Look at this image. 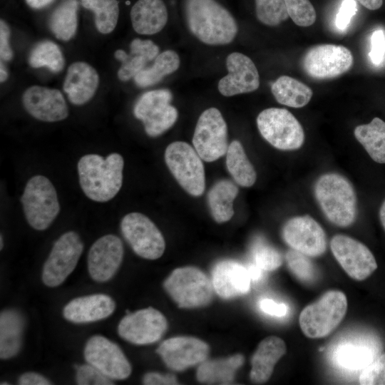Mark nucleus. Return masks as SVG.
<instances>
[{"instance_id":"obj_1","label":"nucleus","mask_w":385,"mask_h":385,"mask_svg":"<svg viewBox=\"0 0 385 385\" xmlns=\"http://www.w3.org/2000/svg\"><path fill=\"white\" fill-rule=\"evenodd\" d=\"M123 166V158L117 153H111L106 158L98 154L81 157L77 168L84 194L99 202L113 199L122 186Z\"/></svg>"},{"instance_id":"obj_2","label":"nucleus","mask_w":385,"mask_h":385,"mask_svg":"<svg viewBox=\"0 0 385 385\" xmlns=\"http://www.w3.org/2000/svg\"><path fill=\"white\" fill-rule=\"evenodd\" d=\"M185 11L190 31L204 43L228 44L237 35L235 19L215 0H186Z\"/></svg>"},{"instance_id":"obj_3","label":"nucleus","mask_w":385,"mask_h":385,"mask_svg":"<svg viewBox=\"0 0 385 385\" xmlns=\"http://www.w3.org/2000/svg\"><path fill=\"white\" fill-rule=\"evenodd\" d=\"M315 197L326 217L339 227H348L356 217V195L351 183L343 175L329 173L314 185Z\"/></svg>"},{"instance_id":"obj_4","label":"nucleus","mask_w":385,"mask_h":385,"mask_svg":"<svg viewBox=\"0 0 385 385\" xmlns=\"http://www.w3.org/2000/svg\"><path fill=\"white\" fill-rule=\"evenodd\" d=\"M346 295L339 290H329L300 313L299 323L304 334L311 339L328 336L341 323L347 311Z\"/></svg>"},{"instance_id":"obj_5","label":"nucleus","mask_w":385,"mask_h":385,"mask_svg":"<svg viewBox=\"0 0 385 385\" xmlns=\"http://www.w3.org/2000/svg\"><path fill=\"white\" fill-rule=\"evenodd\" d=\"M21 202L27 222L36 230L47 229L60 211L53 185L41 175H34L28 180Z\"/></svg>"},{"instance_id":"obj_6","label":"nucleus","mask_w":385,"mask_h":385,"mask_svg":"<svg viewBox=\"0 0 385 385\" xmlns=\"http://www.w3.org/2000/svg\"><path fill=\"white\" fill-rule=\"evenodd\" d=\"M163 287L179 307H205L213 298L212 282L205 273L195 267L174 270L165 280Z\"/></svg>"},{"instance_id":"obj_7","label":"nucleus","mask_w":385,"mask_h":385,"mask_svg":"<svg viewBox=\"0 0 385 385\" xmlns=\"http://www.w3.org/2000/svg\"><path fill=\"white\" fill-rule=\"evenodd\" d=\"M257 125L262 136L275 148L293 150L304 143L303 128L287 109L270 108L262 111L257 118Z\"/></svg>"},{"instance_id":"obj_8","label":"nucleus","mask_w":385,"mask_h":385,"mask_svg":"<svg viewBox=\"0 0 385 385\" xmlns=\"http://www.w3.org/2000/svg\"><path fill=\"white\" fill-rule=\"evenodd\" d=\"M165 161L185 191L193 196L203 193L205 186L204 165L195 148L183 141L173 142L165 149Z\"/></svg>"},{"instance_id":"obj_9","label":"nucleus","mask_w":385,"mask_h":385,"mask_svg":"<svg viewBox=\"0 0 385 385\" xmlns=\"http://www.w3.org/2000/svg\"><path fill=\"white\" fill-rule=\"evenodd\" d=\"M171 100L169 90L159 89L143 93L135 103L134 115L143 122L149 136L161 135L175 123L178 111L170 105Z\"/></svg>"},{"instance_id":"obj_10","label":"nucleus","mask_w":385,"mask_h":385,"mask_svg":"<svg viewBox=\"0 0 385 385\" xmlns=\"http://www.w3.org/2000/svg\"><path fill=\"white\" fill-rule=\"evenodd\" d=\"M83 250V243L78 233H63L53 244L43 265V282L50 287L61 284L76 267Z\"/></svg>"},{"instance_id":"obj_11","label":"nucleus","mask_w":385,"mask_h":385,"mask_svg":"<svg viewBox=\"0 0 385 385\" xmlns=\"http://www.w3.org/2000/svg\"><path fill=\"white\" fill-rule=\"evenodd\" d=\"M122 234L133 250L147 260L160 257L165 248L164 237L147 216L139 212L125 215L120 223Z\"/></svg>"},{"instance_id":"obj_12","label":"nucleus","mask_w":385,"mask_h":385,"mask_svg":"<svg viewBox=\"0 0 385 385\" xmlns=\"http://www.w3.org/2000/svg\"><path fill=\"white\" fill-rule=\"evenodd\" d=\"M192 144L194 148L206 162H212L227 152V124L216 108L204 111L197 122Z\"/></svg>"},{"instance_id":"obj_13","label":"nucleus","mask_w":385,"mask_h":385,"mask_svg":"<svg viewBox=\"0 0 385 385\" xmlns=\"http://www.w3.org/2000/svg\"><path fill=\"white\" fill-rule=\"evenodd\" d=\"M353 64L351 52L345 46L320 44L305 53L302 66L307 75L315 79H329L346 72Z\"/></svg>"},{"instance_id":"obj_14","label":"nucleus","mask_w":385,"mask_h":385,"mask_svg":"<svg viewBox=\"0 0 385 385\" xmlns=\"http://www.w3.org/2000/svg\"><path fill=\"white\" fill-rule=\"evenodd\" d=\"M330 247L342 269L355 280L366 279L377 268L376 259L371 250L352 237L336 235L331 240Z\"/></svg>"},{"instance_id":"obj_15","label":"nucleus","mask_w":385,"mask_h":385,"mask_svg":"<svg viewBox=\"0 0 385 385\" xmlns=\"http://www.w3.org/2000/svg\"><path fill=\"white\" fill-rule=\"evenodd\" d=\"M83 354L89 364L111 379H125L131 374V365L119 346L103 336L91 337Z\"/></svg>"},{"instance_id":"obj_16","label":"nucleus","mask_w":385,"mask_h":385,"mask_svg":"<svg viewBox=\"0 0 385 385\" xmlns=\"http://www.w3.org/2000/svg\"><path fill=\"white\" fill-rule=\"evenodd\" d=\"M167 328L165 317L158 310L148 307L125 316L118 324V333L130 343L143 345L158 342Z\"/></svg>"},{"instance_id":"obj_17","label":"nucleus","mask_w":385,"mask_h":385,"mask_svg":"<svg viewBox=\"0 0 385 385\" xmlns=\"http://www.w3.org/2000/svg\"><path fill=\"white\" fill-rule=\"evenodd\" d=\"M282 237L292 249L308 257H318L327 250V236L322 226L309 215L297 216L287 221Z\"/></svg>"},{"instance_id":"obj_18","label":"nucleus","mask_w":385,"mask_h":385,"mask_svg":"<svg viewBox=\"0 0 385 385\" xmlns=\"http://www.w3.org/2000/svg\"><path fill=\"white\" fill-rule=\"evenodd\" d=\"M168 368L183 371L206 360L210 347L192 337H175L163 341L156 350Z\"/></svg>"},{"instance_id":"obj_19","label":"nucleus","mask_w":385,"mask_h":385,"mask_svg":"<svg viewBox=\"0 0 385 385\" xmlns=\"http://www.w3.org/2000/svg\"><path fill=\"white\" fill-rule=\"evenodd\" d=\"M122 241L108 234L98 238L88 254V270L91 277L98 282L111 279L118 270L123 258Z\"/></svg>"},{"instance_id":"obj_20","label":"nucleus","mask_w":385,"mask_h":385,"mask_svg":"<svg viewBox=\"0 0 385 385\" xmlns=\"http://www.w3.org/2000/svg\"><path fill=\"white\" fill-rule=\"evenodd\" d=\"M227 75L218 83V91L224 96L252 92L260 86V76L256 66L246 55L234 52L226 59Z\"/></svg>"},{"instance_id":"obj_21","label":"nucleus","mask_w":385,"mask_h":385,"mask_svg":"<svg viewBox=\"0 0 385 385\" xmlns=\"http://www.w3.org/2000/svg\"><path fill=\"white\" fill-rule=\"evenodd\" d=\"M23 104L30 115L41 121H60L68 115L66 101L57 89L31 86L23 95Z\"/></svg>"},{"instance_id":"obj_22","label":"nucleus","mask_w":385,"mask_h":385,"mask_svg":"<svg viewBox=\"0 0 385 385\" xmlns=\"http://www.w3.org/2000/svg\"><path fill=\"white\" fill-rule=\"evenodd\" d=\"M215 292L223 299H232L247 293L251 279L247 267L231 260L217 262L212 272Z\"/></svg>"},{"instance_id":"obj_23","label":"nucleus","mask_w":385,"mask_h":385,"mask_svg":"<svg viewBox=\"0 0 385 385\" xmlns=\"http://www.w3.org/2000/svg\"><path fill=\"white\" fill-rule=\"evenodd\" d=\"M115 309V303L108 295L95 294L75 298L63 308V317L76 324L88 323L108 317Z\"/></svg>"},{"instance_id":"obj_24","label":"nucleus","mask_w":385,"mask_h":385,"mask_svg":"<svg viewBox=\"0 0 385 385\" xmlns=\"http://www.w3.org/2000/svg\"><path fill=\"white\" fill-rule=\"evenodd\" d=\"M99 78L96 71L84 62H76L68 68L63 91L75 105L88 102L94 95Z\"/></svg>"},{"instance_id":"obj_25","label":"nucleus","mask_w":385,"mask_h":385,"mask_svg":"<svg viewBox=\"0 0 385 385\" xmlns=\"http://www.w3.org/2000/svg\"><path fill=\"white\" fill-rule=\"evenodd\" d=\"M286 351L285 342L278 337L270 336L262 340L251 359V381L257 384L267 381L275 364Z\"/></svg>"},{"instance_id":"obj_26","label":"nucleus","mask_w":385,"mask_h":385,"mask_svg":"<svg viewBox=\"0 0 385 385\" xmlns=\"http://www.w3.org/2000/svg\"><path fill=\"white\" fill-rule=\"evenodd\" d=\"M168 18L167 8L162 0H138L130 10L133 28L140 34L159 32L165 26Z\"/></svg>"},{"instance_id":"obj_27","label":"nucleus","mask_w":385,"mask_h":385,"mask_svg":"<svg viewBox=\"0 0 385 385\" xmlns=\"http://www.w3.org/2000/svg\"><path fill=\"white\" fill-rule=\"evenodd\" d=\"M130 52L118 49L115 52L116 59L122 62L118 71L120 80L125 81L143 70L146 63L155 58L159 53V48L150 40L135 38L130 45Z\"/></svg>"},{"instance_id":"obj_28","label":"nucleus","mask_w":385,"mask_h":385,"mask_svg":"<svg viewBox=\"0 0 385 385\" xmlns=\"http://www.w3.org/2000/svg\"><path fill=\"white\" fill-rule=\"evenodd\" d=\"M25 326L23 315L16 309H5L0 314V357L10 359L20 351Z\"/></svg>"},{"instance_id":"obj_29","label":"nucleus","mask_w":385,"mask_h":385,"mask_svg":"<svg viewBox=\"0 0 385 385\" xmlns=\"http://www.w3.org/2000/svg\"><path fill=\"white\" fill-rule=\"evenodd\" d=\"M243 363L244 356L240 354L224 359L205 360L197 368V379L201 383L230 384Z\"/></svg>"},{"instance_id":"obj_30","label":"nucleus","mask_w":385,"mask_h":385,"mask_svg":"<svg viewBox=\"0 0 385 385\" xmlns=\"http://www.w3.org/2000/svg\"><path fill=\"white\" fill-rule=\"evenodd\" d=\"M356 140L376 163H385V122L375 117L367 124L359 125L354 130Z\"/></svg>"},{"instance_id":"obj_31","label":"nucleus","mask_w":385,"mask_h":385,"mask_svg":"<svg viewBox=\"0 0 385 385\" xmlns=\"http://www.w3.org/2000/svg\"><path fill=\"white\" fill-rule=\"evenodd\" d=\"M271 91L279 103L292 108L304 107L313 94L307 85L287 76H282L273 82Z\"/></svg>"},{"instance_id":"obj_32","label":"nucleus","mask_w":385,"mask_h":385,"mask_svg":"<svg viewBox=\"0 0 385 385\" xmlns=\"http://www.w3.org/2000/svg\"><path fill=\"white\" fill-rule=\"evenodd\" d=\"M238 193L237 186L230 180L216 183L208 193V205L214 220L218 223L227 222L234 214L232 202Z\"/></svg>"},{"instance_id":"obj_33","label":"nucleus","mask_w":385,"mask_h":385,"mask_svg":"<svg viewBox=\"0 0 385 385\" xmlns=\"http://www.w3.org/2000/svg\"><path fill=\"white\" fill-rule=\"evenodd\" d=\"M226 165L233 179L240 185L250 187L255 183V170L240 141L234 140L228 145Z\"/></svg>"},{"instance_id":"obj_34","label":"nucleus","mask_w":385,"mask_h":385,"mask_svg":"<svg viewBox=\"0 0 385 385\" xmlns=\"http://www.w3.org/2000/svg\"><path fill=\"white\" fill-rule=\"evenodd\" d=\"M180 66V58L176 52L167 50L155 58L150 67L144 68L134 77L140 87H148L158 83L165 76L175 72Z\"/></svg>"},{"instance_id":"obj_35","label":"nucleus","mask_w":385,"mask_h":385,"mask_svg":"<svg viewBox=\"0 0 385 385\" xmlns=\"http://www.w3.org/2000/svg\"><path fill=\"white\" fill-rule=\"evenodd\" d=\"M77 11L76 0H67L54 10L50 17L49 27L57 38L68 41L75 35Z\"/></svg>"},{"instance_id":"obj_36","label":"nucleus","mask_w":385,"mask_h":385,"mask_svg":"<svg viewBox=\"0 0 385 385\" xmlns=\"http://www.w3.org/2000/svg\"><path fill=\"white\" fill-rule=\"evenodd\" d=\"M83 6L95 14V24L102 34H108L115 29L118 19L117 0H81Z\"/></svg>"},{"instance_id":"obj_37","label":"nucleus","mask_w":385,"mask_h":385,"mask_svg":"<svg viewBox=\"0 0 385 385\" xmlns=\"http://www.w3.org/2000/svg\"><path fill=\"white\" fill-rule=\"evenodd\" d=\"M29 62L33 68L46 67L58 73L64 66V58L59 47L52 41L38 43L31 51Z\"/></svg>"},{"instance_id":"obj_38","label":"nucleus","mask_w":385,"mask_h":385,"mask_svg":"<svg viewBox=\"0 0 385 385\" xmlns=\"http://www.w3.org/2000/svg\"><path fill=\"white\" fill-rule=\"evenodd\" d=\"M374 350L363 344H346L337 353L338 363L349 369H364L374 361Z\"/></svg>"},{"instance_id":"obj_39","label":"nucleus","mask_w":385,"mask_h":385,"mask_svg":"<svg viewBox=\"0 0 385 385\" xmlns=\"http://www.w3.org/2000/svg\"><path fill=\"white\" fill-rule=\"evenodd\" d=\"M251 255L254 264L264 271H272L282 264V257L274 247L259 238L251 247Z\"/></svg>"},{"instance_id":"obj_40","label":"nucleus","mask_w":385,"mask_h":385,"mask_svg":"<svg viewBox=\"0 0 385 385\" xmlns=\"http://www.w3.org/2000/svg\"><path fill=\"white\" fill-rule=\"evenodd\" d=\"M257 17L262 24L277 26L289 17L284 0H255Z\"/></svg>"},{"instance_id":"obj_41","label":"nucleus","mask_w":385,"mask_h":385,"mask_svg":"<svg viewBox=\"0 0 385 385\" xmlns=\"http://www.w3.org/2000/svg\"><path fill=\"white\" fill-rule=\"evenodd\" d=\"M285 260L291 272L302 282H312L317 278V269L307 255L292 249Z\"/></svg>"},{"instance_id":"obj_42","label":"nucleus","mask_w":385,"mask_h":385,"mask_svg":"<svg viewBox=\"0 0 385 385\" xmlns=\"http://www.w3.org/2000/svg\"><path fill=\"white\" fill-rule=\"evenodd\" d=\"M289 16L299 26L312 25L317 18L315 9L309 0H284Z\"/></svg>"},{"instance_id":"obj_43","label":"nucleus","mask_w":385,"mask_h":385,"mask_svg":"<svg viewBox=\"0 0 385 385\" xmlns=\"http://www.w3.org/2000/svg\"><path fill=\"white\" fill-rule=\"evenodd\" d=\"M359 381L361 385H385V354L363 369Z\"/></svg>"},{"instance_id":"obj_44","label":"nucleus","mask_w":385,"mask_h":385,"mask_svg":"<svg viewBox=\"0 0 385 385\" xmlns=\"http://www.w3.org/2000/svg\"><path fill=\"white\" fill-rule=\"evenodd\" d=\"M76 382L79 385H111V379L92 365H82L76 371Z\"/></svg>"},{"instance_id":"obj_45","label":"nucleus","mask_w":385,"mask_h":385,"mask_svg":"<svg viewBox=\"0 0 385 385\" xmlns=\"http://www.w3.org/2000/svg\"><path fill=\"white\" fill-rule=\"evenodd\" d=\"M385 56V35L381 30L373 32L371 38L369 57L375 65H379Z\"/></svg>"},{"instance_id":"obj_46","label":"nucleus","mask_w":385,"mask_h":385,"mask_svg":"<svg viewBox=\"0 0 385 385\" xmlns=\"http://www.w3.org/2000/svg\"><path fill=\"white\" fill-rule=\"evenodd\" d=\"M355 0H344L336 17V26L340 30H344L349 26L353 16L356 12Z\"/></svg>"},{"instance_id":"obj_47","label":"nucleus","mask_w":385,"mask_h":385,"mask_svg":"<svg viewBox=\"0 0 385 385\" xmlns=\"http://www.w3.org/2000/svg\"><path fill=\"white\" fill-rule=\"evenodd\" d=\"M9 29L3 21H0V56L4 61H9L13 56V52L9 46Z\"/></svg>"},{"instance_id":"obj_48","label":"nucleus","mask_w":385,"mask_h":385,"mask_svg":"<svg viewBox=\"0 0 385 385\" xmlns=\"http://www.w3.org/2000/svg\"><path fill=\"white\" fill-rule=\"evenodd\" d=\"M143 381L146 385H170L179 384L175 376L173 374H161L155 372L147 373L144 376Z\"/></svg>"},{"instance_id":"obj_49","label":"nucleus","mask_w":385,"mask_h":385,"mask_svg":"<svg viewBox=\"0 0 385 385\" xmlns=\"http://www.w3.org/2000/svg\"><path fill=\"white\" fill-rule=\"evenodd\" d=\"M261 310L270 315L283 317L287 314V307L283 303H277L270 299H263L260 302Z\"/></svg>"},{"instance_id":"obj_50","label":"nucleus","mask_w":385,"mask_h":385,"mask_svg":"<svg viewBox=\"0 0 385 385\" xmlns=\"http://www.w3.org/2000/svg\"><path fill=\"white\" fill-rule=\"evenodd\" d=\"M21 385H49L51 383L43 376L34 372L22 374L19 379Z\"/></svg>"},{"instance_id":"obj_51","label":"nucleus","mask_w":385,"mask_h":385,"mask_svg":"<svg viewBox=\"0 0 385 385\" xmlns=\"http://www.w3.org/2000/svg\"><path fill=\"white\" fill-rule=\"evenodd\" d=\"M247 270H248L251 280L254 282H257L262 279L264 270H262L261 268L257 267L254 263L250 265L247 267Z\"/></svg>"},{"instance_id":"obj_52","label":"nucleus","mask_w":385,"mask_h":385,"mask_svg":"<svg viewBox=\"0 0 385 385\" xmlns=\"http://www.w3.org/2000/svg\"><path fill=\"white\" fill-rule=\"evenodd\" d=\"M369 10L379 9L383 4V0H355Z\"/></svg>"},{"instance_id":"obj_53","label":"nucleus","mask_w":385,"mask_h":385,"mask_svg":"<svg viewBox=\"0 0 385 385\" xmlns=\"http://www.w3.org/2000/svg\"><path fill=\"white\" fill-rule=\"evenodd\" d=\"M53 0H26L27 4L34 9H41L49 4Z\"/></svg>"},{"instance_id":"obj_54","label":"nucleus","mask_w":385,"mask_h":385,"mask_svg":"<svg viewBox=\"0 0 385 385\" xmlns=\"http://www.w3.org/2000/svg\"><path fill=\"white\" fill-rule=\"evenodd\" d=\"M379 218H380V221L382 225V227H384L385 230V200L382 202L380 210H379Z\"/></svg>"},{"instance_id":"obj_55","label":"nucleus","mask_w":385,"mask_h":385,"mask_svg":"<svg viewBox=\"0 0 385 385\" xmlns=\"http://www.w3.org/2000/svg\"><path fill=\"white\" fill-rule=\"evenodd\" d=\"M0 73H1V76H0L1 82H4V81H6V79L8 77V73L5 67L4 66L2 62H1V72Z\"/></svg>"},{"instance_id":"obj_56","label":"nucleus","mask_w":385,"mask_h":385,"mask_svg":"<svg viewBox=\"0 0 385 385\" xmlns=\"http://www.w3.org/2000/svg\"><path fill=\"white\" fill-rule=\"evenodd\" d=\"M3 247V237H2V235H1V237H0V248L1 250L2 249Z\"/></svg>"},{"instance_id":"obj_57","label":"nucleus","mask_w":385,"mask_h":385,"mask_svg":"<svg viewBox=\"0 0 385 385\" xmlns=\"http://www.w3.org/2000/svg\"><path fill=\"white\" fill-rule=\"evenodd\" d=\"M9 384V383H1V385Z\"/></svg>"}]
</instances>
